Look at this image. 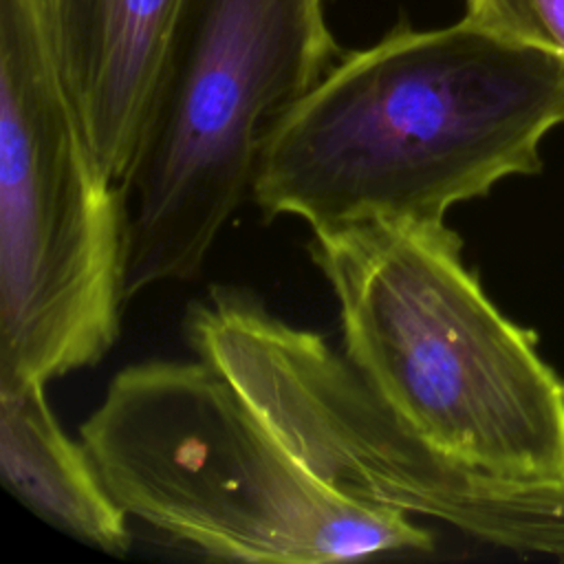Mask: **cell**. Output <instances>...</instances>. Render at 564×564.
I'll return each mask as SVG.
<instances>
[{
  "instance_id": "1",
  "label": "cell",
  "mask_w": 564,
  "mask_h": 564,
  "mask_svg": "<svg viewBox=\"0 0 564 564\" xmlns=\"http://www.w3.org/2000/svg\"><path fill=\"white\" fill-rule=\"evenodd\" d=\"M564 126V59L467 18L397 24L344 53L271 132L251 200L311 234L366 223L445 220L509 176L542 170Z\"/></svg>"
},
{
  "instance_id": "2",
  "label": "cell",
  "mask_w": 564,
  "mask_h": 564,
  "mask_svg": "<svg viewBox=\"0 0 564 564\" xmlns=\"http://www.w3.org/2000/svg\"><path fill=\"white\" fill-rule=\"evenodd\" d=\"M344 357L412 430L509 485H564V379L463 260L445 220L313 234Z\"/></svg>"
},
{
  "instance_id": "3",
  "label": "cell",
  "mask_w": 564,
  "mask_h": 564,
  "mask_svg": "<svg viewBox=\"0 0 564 564\" xmlns=\"http://www.w3.org/2000/svg\"><path fill=\"white\" fill-rule=\"evenodd\" d=\"M79 441L128 518L212 560L326 564L434 549L410 516L322 485L200 357L121 368Z\"/></svg>"
},
{
  "instance_id": "4",
  "label": "cell",
  "mask_w": 564,
  "mask_h": 564,
  "mask_svg": "<svg viewBox=\"0 0 564 564\" xmlns=\"http://www.w3.org/2000/svg\"><path fill=\"white\" fill-rule=\"evenodd\" d=\"M330 0H183L154 108L119 183L123 300L196 278L251 198L278 123L344 55Z\"/></svg>"
},
{
  "instance_id": "5",
  "label": "cell",
  "mask_w": 564,
  "mask_h": 564,
  "mask_svg": "<svg viewBox=\"0 0 564 564\" xmlns=\"http://www.w3.org/2000/svg\"><path fill=\"white\" fill-rule=\"evenodd\" d=\"M123 227L22 0H0V381L97 366L119 337Z\"/></svg>"
},
{
  "instance_id": "6",
  "label": "cell",
  "mask_w": 564,
  "mask_h": 564,
  "mask_svg": "<svg viewBox=\"0 0 564 564\" xmlns=\"http://www.w3.org/2000/svg\"><path fill=\"white\" fill-rule=\"evenodd\" d=\"M99 170L121 183L145 134L183 0H22Z\"/></svg>"
},
{
  "instance_id": "7",
  "label": "cell",
  "mask_w": 564,
  "mask_h": 564,
  "mask_svg": "<svg viewBox=\"0 0 564 564\" xmlns=\"http://www.w3.org/2000/svg\"><path fill=\"white\" fill-rule=\"evenodd\" d=\"M44 381H0V482L59 533L108 555L130 546L126 511L108 494L84 443L66 436Z\"/></svg>"
},
{
  "instance_id": "8",
  "label": "cell",
  "mask_w": 564,
  "mask_h": 564,
  "mask_svg": "<svg viewBox=\"0 0 564 564\" xmlns=\"http://www.w3.org/2000/svg\"><path fill=\"white\" fill-rule=\"evenodd\" d=\"M482 542L564 560V485L502 482L491 496Z\"/></svg>"
},
{
  "instance_id": "9",
  "label": "cell",
  "mask_w": 564,
  "mask_h": 564,
  "mask_svg": "<svg viewBox=\"0 0 564 564\" xmlns=\"http://www.w3.org/2000/svg\"><path fill=\"white\" fill-rule=\"evenodd\" d=\"M465 9L469 22L564 59V0H465Z\"/></svg>"
}]
</instances>
